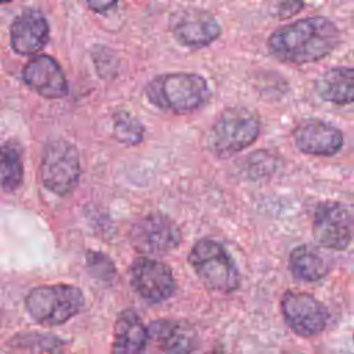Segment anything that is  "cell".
Masks as SVG:
<instances>
[{"label": "cell", "mask_w": 354, "mask_h": 354, "mask_svg": "<svg viewBox=\"0 0 354 354\" xmlns=\"http://www.w3.org/2000/svg\"><path fill=\"white\" fill-rule=\"evenodd\" d=\"M188 261L202 283L212 292L228 295L241 285L238 266L217 241L201 239L189 250Z\"/></svg>", "instance_id": "3"}, {"label": "cell", "mask_w": 354, "mask_h": 354, "mask_svg": "<svg viewBox=\"0 0 354 354\" xmlns=\"http://www.w3.org/2000/svg\"><path fill=\"white\" fill-rule=\"evenodd\" d=\"M210 94L207 80L191 72L163 73L145 86V95L152 105L180 115L202 108L209 101Z\"/></svg>", "instance_id": "2"}, {"label": "cell", "mask_w": 354, "mask_h": 354, "mask_svg": "<svg viewBox=\"0 0 354 354\" xmlns=\"http://www.w3.org/2000/svg\"><path fill=\"white\" fill-rule=\"evenodd\" d=\"M148 328L133 310L122 311L113 326L111 354H144L148 344Z\"/></svg>", "instance_id": "16"}, {"label": "cell", "mask_w": 354, "mask_h": 354, "mask_svg": "<svg viewBox=\"0 0 354 354\" xmlns=\"http://www.w3.org/2000/svg\"><path fill=\"white\" fill-rule=\"evenodd\" d=\"M313 235L326 249L344 250L354 238V210L335 201L318 203L314 210Z\"/></svg>", "instance_id": "7"}, {"label": "cell", "mask_w": 354, "mask_h": 354, "mask_svg": "<svg viewBox=\"0 0 354 354\" xmlns=\"http://www.w3.org/2000/svg\"><path fill=\"white\" fill-rule=\"evenodd\" d=\"M260 134V119L249 108L225 109L207 137L210 151L218 158L232 156L252 145Z\"/></svg>", "instance_id": "4"}, {"label": "cell", "mask_w": 354, "mask_h": 354, "mask_svg": "<svg viewBox=\"0 0 354 354\" xmlns=\"http://www.w3.org/2000/svg\"><path fill=\"white\" fill-rule=\"evenodd\" d=\"M40 177L46 188L57 195H68L80 177V163L76 148L65 140L47 144L40 163Z\"/></svg>", "instance_id": "6"}, {"label": "cell", "mask_w": 354, "mask_h": 354, "mask_svg": "<svg viewBox=\"0 0 354 354\" xmlns=\"http://www.w3.org/2000/svg\"><path fill=\"white\" fill-rule=\"evenodd\" d=\"M113 134L120 142L136 145L142 141L144 126L136 116L126 111H122L115 115Z\"/></svg>", "instance_id": "20"}, {"label": "cell", "mask_w": 354, "mask_h": 354, "mask_svg": "<svg viewBox=\"0 0 354 354\" xmlns=\"http://www.w3.org/2000/svg\"><path fill=\"white\" fill-rule=\"evenodd\" d=\"M0 325H1V317H0Z\"/></svg>", "instance_id": "25"}, {"label": "cell", "mask_w": 354, "mask_h": 354, "mask_svg": "<svg viewBox=\"0 0 354 354\" xmlns=\"http://www.w3.org/2000/svg\"><path fill=\"white\" fill-rule=\"evenodd\" d=\"M281 313L290 330L301 337L319 335L329 321L326 307L306 292L286 290L281 299Z\"/></svg>", "instance_id": "8"}, {"label": "cell", "mask_w": 354, "mask_h": 354, "mask_svg": "<svg viewBox=\"0 0 354 354\" xmlns=\"http://www.w3.org/2000/svg\"><path fill=\"white\" fill-rule=\"evenodd\" d=\"M293 138L301 152L318 156H333L343 145L342 131L319 119L300 122L293 130Z\"/></svg>", "instance_id": "12"}, {"label": "cell", "mask_w": 354, "mask_h": 354, "mask_svg": "<svg viewBox=\"0 0 354 354\" xmlns=\"http://www.w3.org/2000/svg\"><path fill=\"white\" fill-rule=\"evenodd\" d=\"M48 24L44 15L36 10L19 14L10 28V41L15 53L33 55L48 41Z\"/></svg>", "instance_id": "15"}, {"label": "cell", "mask_w": 354, "mask_h": 354, "mask_svg": "<svg viewBox=\"0 0 354 354\" xmlns=\"http://www.w3.org/2000/svg\"><path fill=\"white\" fill-rule=\"evenodd\" d=\"M84 306V296L77 286L57 283L32 289L25 307L29 315L40 325L57 326L73 318Z\"/></svg>", "instance_id": "5"}, {"label": "cell", "mask_w": 354, "mask_h": 354, "mask_svg": "<svg viewBox=\"0 0 354 354\" xmlns=\"http://www.w3.org/2000/svg\"><path fill=\"white\" fill-rule=\"evenodd\" d=\"M133 248L144 254H165L181 242L178 225L162 213H151L134 223L130 231Z\"/></svg>", "instance_id": "9"}, {"label": "cell", "mask_w": 354, "mask_h": 354, "mask_svg": "<svg viewBox=\"0 0 354 354\" xmlns=\"http://www.w3.org/2000/svg\"><path fill=\"white\" fill-rule=\"evenodd\" d=\"M148 336L165 354H191L199 344L195 328L181 319H155L148 326Z\"/></svg>", "instance_id": "13"}, {"label": "cell", "mask_w": 354, "mask_h": 354, "mask_svg": "<svg viewBox=\"0 0 354 354\" xmlns=\"http://www.w3.org/2000/svg\"><path fill=\"white\" fill-rule=\"evenodd\" d=\"M87 268L95 278L101 281H111L115 275V267L112 260L102 253H87Z\"/></svg>", "instance_id": "21"}, {"label": "cell", "mask_w": 354, "mask_h": 354, "mask_svg": "<svg viewBox=\"0 0 354 354\" xmlns=\"http://www.w3.org/2000/svg\"><path fill=\"white\" fill-rule=\"evenodd\" d=\"M205 354H223V353H218V351H209V353H205Z\"/></svg>", "instance_id": "24"}, {"label": "cell", "mask_w": 354, "mask_h": 354, "mask_svg": "<svg viewBox=\"0 0 354 354\" xmlns=\"http://www.w3.org/2000/svg\"><path fill=\"white\" fill-rule=\"evenodd\" d=\"M24 178L21 151L15 144L7 142L0 147V188L12 192L19 188Z\"/></svg>", "instance_id": "19"}, {"label": "cell", "mask_w": 354, "mask_h": 354, "mask_svg": "<svg viewBox=\"0 0 354 354\" xmlns=\"http://www.w3.org/2000/svg\"><path fill=\"white\" fill-rule=\"evenodd\" d=\"M87 4H88V7L93 8L95 12H101V14L106 12L109 8H112V7L116 6L115 1H90V3H87Z\"/></svg>", "instance_id": "23"}, {"label": "cell", "mask_w": 354, "mask_h": 354, "mask_svg": "<svg viewBox=\"0 0 354 354\" xmlns=\"http://www.w3.org/2000/svg\"><path fill=\"white\" fill-rule=\"evenodd\" d=\"M315 91L324 101L336 105L354 102V68L335 66L325 71L315 82Z\"/></svg>", "instance_id": "17"}, {"label": "cell", "mask_w": 354, "mask_h": 354, "mask_svg": "<svg viewBox=\"0 0 354 354\" xmlns=\"http://www.w3.org/2000/svg\"><path fill=\"white\" fill-rule=\"evenodd\" d=\"M304 7V3L301 1H283L277 6V15L279 18H289L293 14H297Z\"/></svg>", "instance_id": "22"}, {"label": "cell", "mask_w": 354, "mask_h": 354, "mask_svg": "<svg viewBox=\"0 0 354 354\" xmlns=\"http://www.w3.org/2000/svg\"><path fill=\"white\" fill-rule=\"evenodd\" d=\"M25 83L44 98H61L68 93V83L59 64L50 55L33 57L22 72Z\"/></svg>", "instance_id": "14"}, {"label": "cell", "mask_w": 354, "mask_h": 354, "mask_svg": "<svg viewBox=\"0 0 354 354\" xmlns=\"http://www.w3.org/2000/svg\"><path fill=\"white\" fill-rule=\"evenodd\" d=\"M353 339H354V335H353Z\"/></svg>", "instance_id": "26"}, {"label": "cell", "mask_w": 354, "mask_h": 354, "mask_svg": "<svg viewBox=\"0 0 354 354\" xmlns=\"http://www.w3.org/2000/svg\"><path fill=\"white\" fill-rule=\"evenodd\" d=\"M340 41L337 26L326 17H307L275 29L268 40V51L286 64L303 65L329 55Z\"/></svg>", "instance_id": "1"}, {"label": "cell", "mask_w": 354, "mask_h": 354, "mask_svg": "<svg viewBox=\"0 0 354 354\" xmlns=\"http://www.w3.org/2000/svg\"><path fill=\"white\" fill-rule=\"evenodd\" d=\"M130 285L147 303L167 300L176 290V279L170 267L151 257H138L130 268Z\"/></svg>", "instance_id": "10"}, {"label": "cell", "mask_w": 354, "mask_h": 354, "mask_svg": "<svg viewBox=\"0 0 354 354\" xmlns=\"http://www.w3.org/2000/svg\"><path fill=\"white\" fill-rule=\"evenodd\" d=\"M173 37L189 48H202L221 35V26L207 10L183 8L170 17Z\"/></svg>", "instance_id": "11"}, {"label": "cell", "mask_w": 354, "mask_h": 354, "mask_svg": "<svg viewBox=\"0 0 354 354\" xmlns=\"http://www.w3.org/2000/svg\"><path fill=\"white\" fill-rule=\"evenodd\" d=\"M289 271L301 282L322 279L329 271L325 257L311 245L296 246L289 254Z\"/></svg>", "instance_id": "18"}]
</instances>
